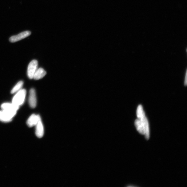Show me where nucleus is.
<instances>
[{
    "mask_svg": "<svg viewBox=\"0 0 187 187\" xmlns=\"http://www.w3.org/2000/svg\"><path fill=\"white\" fill-rule=\"evenodd\" d=\"M29 102L30 107L34 108L36 106L37 100L35 90L32 89L30 90Z\"/></svg>",
    "mask_w": 187,
    "mask_h": 187,
    "instance_id": "nucleus-6",
    "label": "nucleus"
},
{
    "mask_svg": "<svg viewBox=\"0 0 187 187\" xmlns=\"http://www.w3.org/2000/svg\"><path fill=\"white\" fill-rule=\"evenodd\" d=\"M13 97L12 103L18 106L22 105L24 102L26 95V90L25 89H21Z\"/></svg>",
    "mask_w": 187,
    "mask_h": 187,
    "instance_id": "nucleus-1",
    "label": "nucleus"
},
{
    "mask_svg": "<svg viewBox=\"0 0 187 187\" xmlns=\"http://www.w3.org/2000/svg\"><path fill=\"white\" fill-rule=\"evenodd\" d=\"M35 126H36V135L38 137L41 138L43 136L44 133L43 125L41 120L38 122Z\"/></svg>",
    "mask_w": 187,
    "mask_h": 187,
    "instance_id": "nucleus-8",
    "label": "nucleus"
},
{
    "mask_svg": "<svg viewBox=\"0 0 187 187\" xmlns=\"http://www.w3.org/2000/svg\"><path fill=\"white\" fill-rule=\"evenodd\" d=\"M148 123V120L146 117L141 118V119H137L135 121V125L140 133L145 134V128L146 124Z\"/></svg>",
    "mask_w": 187,
    "mask_h": 187,
    "instance_id": "nucleus-3",
    "label": "nucleus"
},
{
    "mask_svg": "<svg viewBox=\"0 0 187 187\" xmlns=\"http://www.w3.org/2000/svg\"><path fill=\"white\" fill-rule=\"evenodd\" d=\"M23 85V82L22 81L19 82L14 87L11 91V94H14L21 90Z\"/></svg>",
    "mask_w": 187,
    "mask_h": 187,
    "instance_id": "nucleus-12",
    "label": "nucleus"
},
{
    "mask_svg": "<svg viewBox=\"0 0 187 187\" xmlns=\"http://www.w3.org/2000/svg\"><path fill=\"white\" fill-rule=\"evenodd\" d=\"M31 33L28 31H24L16 35L13 36L9 39L10 42L14 43L26 38L31 35Z\"/></svg>",
    "mask_w": 187,
    "mask_h": 187,
    "instance_id": "nucleus-5",
    "label": "nucleus"
},
{
    "mask_svg": "<svg viewBox=\"0 0 187 187\" xmlns=\"http://www.w3.org/2000/svg\"><path fill=\"white\" fill-rule=\"evenodd\" d=\"M40 120L41 118L39 115L33 114L27 120V125L30 127H33L35 126Z\"/></svg>",
    "mask_w": 187,
    "mask_h": 187,
    "instance_id": "nucleus-7",
    "label": "nucleus"
},
{
    "mask_svg": "<svg viewBox=\"0 0 187 187\" xmlns=\"http://www.w3.org/2000/svg\"><path fill=\"white\" fill-rule=\"evenodd\" d=\"M17 112L2 109L0 111V121L3 122H9L16 114Z\"/></svg>",
    "mask_w": 187,
    "mask_h": 187,
    "instance_id": "nucleus-2",
    "label": "nucleus"
},
{
    "mask_svg": "<svg viewBox=\"0 0 187 187\" xmlns=\"http://www.w3.org/2000/svg\"><path fill=\"white\" fill-rule=\"evenodd\" d=\"M38 67L37 60H34L30 63L27 68V75L30 79L33 78L34 74L38 69Z\"/></svg>",
    "mask_w": 187,
    "mask_h": 187,
    "instance_id": "nucleus-4",
    "label": "nucleus"
},
{
    "mask_svg": "<svg viewBox=\"0 0 187 187\" xmlns=\"http://www.w3.org/2000/svg\"><path fill=\"white\" fill-rule=\"evenodd\" d=\"M20 106L15 105L13 103H4L1 105L2 109L7 110L10 111L17 112Z\"/></svg>",
    "mask_w": 187,
    "mask_h": 187,
    "instance_id": "nucleus-9",
    "label": "nucleus"
},
{
    "mask_svg": "<svg viewBox=\"0 0 187 187\" xmlns=\"http://www.w3.org/2000/svg\"><path fill=\"white\" fill-rule=\"evenodd\" d=\"M187 71L186 72V76H185V82H184V85H187Z\"/></svg>",
    "mask_w": 187,
    "mask_h": 187,
    "instance_id": "nucleus-13",
    "label": "nucleus"
},
{
    "mask_svg": "<svg viewBox=\"0 0 187 187\" xmlns=\"http://www.w3.org/2000/svg\"><path fill=\"white\" fill-rule=\"evenodd\" d=\"M137 115L138 119L144 117L145 116V112L141 105H139L137 107Z\"/></svg>",
    "mask_w": 187,
    "mask_h": 187,
    "instance_id": "nucleus-11",
    "label": "nucleus"
},
{
    "mask_svg": "<svg viewBox=\"0 0 187 187\" xmlns=\"http://www.w3.org/2000/svg\"><path fill=\"white\" fill-rule=\"evenodd\" d=\"M46 75V72L43 69H38L34 74L33 78L35 80H39L42 79Z\"/></svg>",
    "mask_w": 187,
    "mask_h": 187,
    "instance_id": "nucleus-10",
    "label": "nucleus"
}]
</instances>
